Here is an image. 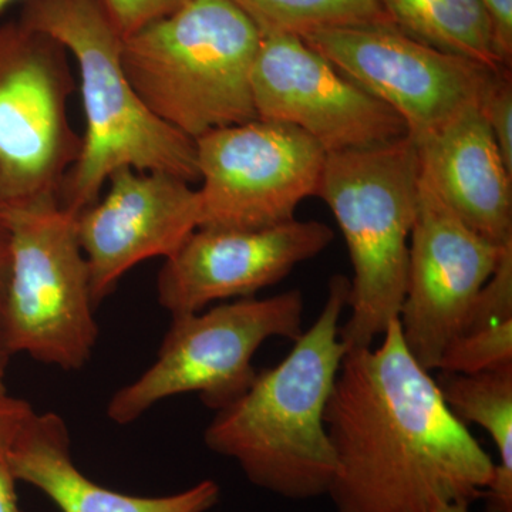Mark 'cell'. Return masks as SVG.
Listing matches in <instances>:
<instances>
[{"label":"cell","mask_w":512,"mask_h":512,"mask_svg":"<svg viewBox=\"0 0 512 512\" xmlns=\"http://www.w3.org/2000/svg\"><path fill=\"white\" fill-rule=\"evenodd\" d=\"M107 181L106 197L76 215L94 306L134 266L170 258L200 228V197L187 181L130 167L113 171Z\"/></svg>","instance_id":"14"},{"label":"cell","mask_w":512,"mask_h":512,"mask_svg":"<svg viewBox=\"0 0 512 512\" xmlns=\"http://www.w3.org/2000/svg\"><path fill=\"white\" fill-rule=\"evenodd\" d=\"M261 40L232 0H190L123 37L121 62L147 109L197 140L258 119L252 69Z\"/></svg>","instance_id":"4"},{"label":"cell","mask_w":512,"mask_h":512,"mask_svg":"<svg viewBox=\"0 0 512 512\" xmlns=\"http://www.w3.org/2000/svg\"><path fill=\"white\" fill-rule=\"evenodd\" d=\"M511 245L498 247L468 227L420 173L399 326L410 355L427 372L439 369L463 333L477 296Z\"/></svg>","instance_id":"11"},{"label":"cell","mask_w":512,"mask_h":512,"mask_svg":"<svg viewBox=\"0 0 512 512\" xmlns=\"http://www.w3.org/2000/svg\"><path fill=\"white\" fill-rule=\"evenodd\" d=\"M10 275H12V239H10V229L5 215L0 214V373L3 375L13 357L9 352L8 333H6Z\"/></svg>","instance_id":"25"},{"label":"cell","mask_w":512,"mask_h":512,"mask_svg":"<svg viewBox=\"0 0 512 512\" xmlns=\"http://www.w3.org/2000/svg\"><path fill=\"white\" fill-rule=\"evenodd\" d=\"M434 380L451 413L487 431L497 446L498 464L483 495L485 512H512V369L440 372Z\"/></svg>","instance_id":"17"},{"label":"cell","mask_w":512,"mask_h":512,"mask_svg":"<svg viewBox=\"0 0 512 512\" xmlns=\"http://www.w3.org/2000/svg\"><path fill=\"white\" fill-rule=\"evenodd\" d=\"M10 460L16 480L42 491L62 512H208L221 498L214 480L163 497L123 494L94 483L74 464L69 429L52 412L33 410Z\"/></svg>","instance_id":"16"},{"label":"cell","mask_w":512,"mask_h":512,"mask_svg":"<svg viewBox=\"0 0 512 512\" xmlns=\"http://www.w3.org/2000/svg\"><path fill=\"white\" fill-rule=\"evenodd\" d=\"M338 512H437L483 498L495 463L410 355L399 320L348 350L325 412Z\"/></svg>","instance_id":"1"},{"label":"cell","mask_w":512,"mask_h":512,"mask_svg":"<svg viewBox=\"0 0 512 512\" xmlns=\"http://www.w3.org/2000/svg\"><path fill=\"white\" fill-rule=\"evenodd\" d=\"M420 165L409 136L326 156L318 197L338 222L350 262L346 349H367L399 320L406 295L409 244Z\"/></svg>","instance_id":"5"},{"label":"cell","mask_w":512,"mask_h":512,"mask_svg":"<svg viewBox=\"0 0 512 512\" xmlns=\"http://www.w3.org/2000/svg\"><path fill=\"white\" fill-rule=\"evenodd\" d=\"M420 173L468 227L498 247L512 244V173L480 104L413 141Z\"/></svg>","instance_id":"15"},{"label":"cell","mask_w":512,"mask_h":512,"mask_svg":"<svg viewBox=\"0 0 512 512\" xmlns=\"http://www.w3.org/2000/svg\"><path fill=\"white\" fill-rule=\"evenodd\" d=\"M350 281L333 275L315 323L293 340L281 363L256 373L234 403L215 412L205 446L231 458L256 487L286 500L328 495L336 460L325 424L345 343L340 316Z\"/></svg>","instance_id":"2"},{"label":"cell","mask_w":512,"mask_h":512,"mask_svg":"<svg viewBox=\"0 0 512 512\" xmlns=\"http://www.w3.org/2000/svg\"><path fill=\"white\" fill-rule=\"evenodd\" d=\"M252 99L259 120L301 128L326 154L409 136L389 106L298 36H262L252 69Z\"/></svg>","instance_id":"12"},{"label":"cell","mask_w":512,"mask_h":512,"mask_svg":"<svg viewBox=\"0 0 512 512\" xmlns=\"http://www.w3.org/2000/svg\"><path fill=\"white\" fill-rule=\"evenodd\" d=\"M305 299L299 289L271 298H244L173 318L156 362L111 397L107 416L119 426L133 423L168 397L198 393L218 412L254 382L252 360L272 338L301 336Z\"/></svg>","instance_id":"6"},{"label":"cell","mask_w":512,"mask_h":512,"mask_svg":"<svg viewBox=\"0 0 512 512\" xmlns=\"http://www.w3.org/2000/svg\"><path fill=\"white\" fill-rule=\"evenodd\" d=\"M480 111L493 134L504 163L512 173V76L500 67L480 101Z\"/></svg>","instance_id":"22"},{"label":"cell","mask_w":512,"mask_h":512,"mask_svg":"<svg viewBox=\"0 0 512 512\" xmlns=\"http://www.w3.org/2000/svg\"><path fill=\"white\" fill-rule=\"evenodd\" d=\"M262 36L393 25L380 0H232Z\"/></svg>","instance_id":"19"},{"label":"cell","mask_w":512,"mask_h":512,"mask_svg":"<svg viewBox=\"0 0 512 512\" xmlns=\"http://www.w3.org/2000/svg\"><path fill=\"white\" fill-rule=\"evenodd\" d=\"M200 228L264 229L318 194L326 151L291 124L256 119L195 140Z\"/></svg>","instance_id":"9"},{"label":"cell","mask_w":512,"mask_h":512,"mask_svg":"<svg viewBox=\"0 0 512 512\" xmlns=\"http://www.w3.org/2000/svg\"><path fill=\"white\" fill-rule=\"evenodd\" d=\"M490 19L495 49L505 67L512 64V0H480Z\"/></svg>","instance_id":"26"},{"label":"cell","mask_w":512,"mask_h":512,"mask_svg":"<svg viewBox=\"0 0 512 512\" xmlns=\"http://www.w3.org/2000/svg\"><path fill=\"white\" fill-rule=\"evenodd\" d=\"M3 215L12 239L6 315L10 355L25 353L67 372L83 369L93 355L99 326L76 215L62 205Z\"/></svg>","instance_id":"8"},{"label":"cell","mask_w":512,"mask_h":512,"mask_svg":"<svg viewBox=\"0 0 512 512\" xmlns=\"http://www.w3.org/2000/svg\"><path fill=\"white\" fill-rule=\"evenodd\" d=\"M512 369V319L468 330L441 357L440 372L476 375Z\"/></svg>","instance_id":"20"},{"label":"cell","mask_w":512,"mask_h":512,"mask_svg":"<svg viewBox=\"0 0 512 512\" xmlns=\"http://www.w3.org/2000/svg\"><path fill=\"white\" fill-rule=\"evenodd\" d=\"M187 2L190 0H100L121 39L171 15Z\"/></svg>","instance_id":"24"},{"label":"cell","mask_w":512,"mask_h":512,"mask_svg":"<svg viewBox=\"0 0 512 512\" xmlns=\"http://www.w3.org/2000/svg\"><path fill=\"white\" fill-rule=\"evenodd\" d=\"M394 28L417 42L488 67H505L480 0H380ZM510 69V67H508Z\"/></svg>","instance_id":"18"},{"label":"cell","mask_w":512,"mask_h":512,"mask_svg":"<svg viewBox=\"0 0 512 512\" xmlns=\"http://www.w3.org/2000/svg\"><path fill=\"white\" fill-rule=\"evenodd\" d=\"M74 89L62 43L20 20L0 26V214L60 205L83 143L67 114Z\"/></svg>","instance_id":"7"},{"label":"cell","mask_w":512,"mask_h":512,"mask_svg":"<svg viewBox=\"0 0 512 512\" xmlns=\"http://www.w3.org/2000/svg\"><path fill=\"white\" fill-rule=\"evenodd\" d=\"M19 20L62 43L79 66L86 131L60 194L64 210L77 215L99 201L123 167L200 180L195 140L154 116L128 82L121 36L100 0H25Z\"/></svg>","instance_id":"3"},{"label":"cell","mask_w":512,"mask_h":512,"mask_svg":"<svg viewBox=\"0 0 512 512\" xmlns=\"http://www.w3.org/2000/svg\"><path fill=\"white\" fill-rule=\"evenodd\" d=\"M437 512H470V504L454 503L448 504L446 507L440 508Z\"/></svg>","instance_id":"27"},{"label":"cell","mask_w":512,"mask_h":512,"mask_svg":"<svg viewBox=\"0 0 512 512\" xmlns=\"http://www.w3.org/2000/svg\"><path fill=\"white\" fill-rule=\"evenodd\" d=\"M5 375L3 373H0V394L8 393L6 392V386H5Z\"/></svg>","instance_id":"28"},{"label":"cell","mask_w":512,"mask_h":512,"mask_svg":"<svg viewBox=\"0 0 512 512\" xmlns=\"http://www.w3.org/2000/svg\"><path fill=\"white\" fill-rule=\"evenodd\" d=\"M512 319V245L477 296L464 332Z\"/></svg>","instance_id":"23"},{"label":"cell","mask_w":512,"mask_h":512,"mask_svg":"<svg viewBox=\"0 0 512 512\" xmlns=\"http://www.w3.org/2000/svg\"><path fill=\"white\" fill-rule=\"evenodd\" d=\"M32 412V406L26 400L8 393L0 394V512H22L10 454L20 429Z\"/></svg>","instance_id":"21"},{"label":"cell","mask_w":512,"mask_h":512,"mask_svg":"<svg viewBox=\"0 0 512 512\" xmlns=\"http://www.w3.org/2000/svg\"><path fill=\"white\" fill-rule=\"evenodd\" d=\"M301 39L389 106L413 141L480 104L500 69L440 52L393 25L316 30Z\"/></svg>","instance_id":"10"},{"label":"cell","mask_w":512,"mask_h":512,"mask_svg":"<svg viewBox=\"0 0 512 512\" xmlns=\"http://www.w3.org/2000/svg\"><path fill=\"white\" fill-rule=\"evenodd\" d=\"M333 238L332 229L319 221L292 220L264 229L197 228L165 259L158 302L177 318L217 301L254 298L322 254Z\"/></svg>","instance_id":"13"},{"label":"cell","mask_w":512,"mask_h":512,"mask_svg":"<svg viewBox=\"0 0 512 512\" xmlns=\"http://www.w3.org/2000/svg\"><path fill=\"white\" fill-rule=\"evenodd\" d=\"M18 2V0H0V9L6 8L10 3ZM25 2V0H23Z\"/></svg>","instance_id":"29"}]
</instances>
